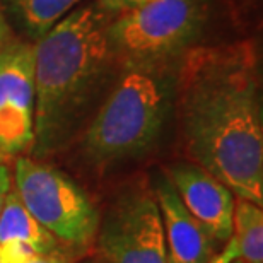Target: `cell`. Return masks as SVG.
Instances as JSON below:
<instances>
[{
	"label": "cell",
	"mask_w": 263,
	"mask_h": 263,
	"mask_svg": "<svg viewBox=\"0 0 263 263\" xmlns=\"http://www.w3.org/2000/svg\"><path fill=\"white\" fill-rule=\"evenodd\" d=\"M106 263H167L164 229L152 192L132 190L120 197L96 233Z\"/></svg>",
	"instance_id": "obj_6"
},
{
	"label": "cell",
	"mask_w": 263,
	"mask_h": 263,
	"mask_svg": "<svg viewBox=\"0 0 263 263\" xmlns=\"http://www.w3.org/2000/svg\"><path fill=\"white\" fill-rule=\"evenodd\" d=\"M99 7L103 10H127L130 9L128 0H99Z\"/></svg>",
	"instance_id": "obj_16"
},
{
	"label": "cell",
	"mask_w": 263,
	"mask_h": 263,
	"mask_svg": "<svg viewBox=\"0 0 263 263\" xmlns=\"http://www.w3.org/2000/svg\"><path fill=\"white\" fill-rule=\"evenodd\" d=\"M0 263H70L60 250L40 253L17 241L0 243Z\"/></svg>",
	"instance_id": "obj_13"
},
{
	"label": "cell",
	"mask_w": 263,
	"mask_h": 263,
	"mask_svg": "<svg viewBox=\"0 0 263 263\" xmlns=\"http://www.w3.org/2000/svg\"><path fill=\"white\" fill-rule=\"evenodd\" d=\"M181 137L192 162L238 198L263 205V113L251 41L193 46L176 73Z\"/></svg>",
	"instance_id": "obj_1"
},
{
	"label": "cell",
	"mask_w": 263,
	"mask_h": 263,
	"mask_svg": "<svg viewBox=\"0 0 263 263\" xmlns=\"http://www.w3.org/2000/svg\"><path fill=\"white\" fill-rule=\"evenodd\" d=\"M151 192L159 207L167 263H209L215 256V241L183 205L162 171L154 178Z\"/></svg>",
	"instance_id": "obj_9"
},
{
	"label": "cell",
	"mask_w": 263,
	"mask_h": 263,
	"mask_svg": "<svg viewBox=\"0 0 263 263\" xmlns=\"http://www.w3.org/2000/svg\"><path fill=\"white\" fill-rule=\"evenodd\" d=\"M9 43V24L5 21L2 10H0V50Z\"/></svg>",
	"instance_id": "obj_17"
},
{
	"label": "cell",
	"mask_w": 263,
	"mask_h": 263,
	"mask_svg": "<svg viewBox=\"0 0 263 263\" xmlns=\"http://www.w3.org/2000/svg\"><path fill=\"white\" fill-rule=\"evenodd\" d=\"M162 173L175 186L183 205L215 243H228L233 238L234 193L192 161L173 162Z\"/></svg>",
	"instance_id": "obj_8"
},
{
	"label": "cell",
	"mask_w": 263,
	"mask_h": 263,
	"mask_svg": "<svg viewBox=\"0 0 263 263\" xmlns=\"http://www.w3.org/2000/svg\"><path fill=\"white\" fill-rule=\"evenodd\" d=\"M10 183H12V178H10L9 167L0 164V212H2L4 202H5V198H7L9 192L12 190V188H10Z\"/></svg>",
	"instance_id": "obj_15"
},
{
	"label": "cell",
	"mask_w": 263,
	"mask_h": 263,
	"mask_svg": "<svg viewBox=\"0 0 263 263\" xmlns=\"http://www.w3.org/2000/svg\"><path fill=\"white\" fill-rule=\"evenodd\" d=\"M203 19L202 0H149L108 24V43L127 68L167 67L192 48Z\"/></svg>",
	"instance_id": "obj_4"
},
{
	"label": "cell",
	"mask_w": 263,
	"mask_h": 263,
	"mask_svg": "<svg viewBox=\"0 0 263 263\" xmlns=\"http://www.w3.org/2000/svg\"><path fill=\"white\" fill-rule=\"evenodd\" d=\"M14 183L24 207L59 243L86 246L96 238L101 219L96 205L65 173L31 157H19Z\"/></svg>",
	"instance_id": "obj_5"
},
{
	"label": "cell",
	"mask_w": 263,
	"mask_h": 263,
	"mask_svg": "<svg viewBox=\"0 0 263 263\" xmlns=\"http://www.w3.org/2000/svg\"><path fill=\"white\" fill-rule=\"evenodd\" d=\"M128 2H130V9H132V7H135V5H140V4L149 2V0H128Z\"/></svg>",
	"instance_id": "obj_18"
},
{
	"label": "cell",
	"mask_w": 263,
	"mask_h": 263,
	"mask_svg": "<svg viewBox=\"0 0 263 263\" xmlns=\"http://www.w3.org/2000/svg\"><path fill=\"white\" fill-rule=\"evenodd\" d=\"M9 241H17L40 253H51L60 248L55 236L29 214L15 190L9 192L0 212V243Z\"/></svg>",
	"instance_id": "obj_10"
},
{
	"label": "cell",
	"mask_w": 263,
	"mask_h": 263,
	"mask_svg": "<svg viewBox=\"0 0 263 263\" xmlns=\"http://www.w3.org/2000/svg\"><path fill=\"white\" fill-rule=\"evenodd\" d=\"M226 245L228 246H226V250L222 251V253L215 255L209 263H231L233 260L239 258V251H238V246H236L234 238H231Z\"/></svg>",
	"instance_id": "obj_14"
},
{
	"label": "cell",
	"mask_w": 263,
	"mask_h": 263,
	"mask_svg": "<svg viewBox=\"0 0 263 263\" xmlns=\"http://www.w3.org/2000/svg\"><path fill=\"white\" fill-rule=\"evenodd\" d=\"M34 125V45L15 41L0 50V152L31 149Z\"/></svg>",
	"instance_id": "obj_7"
},
{
	"label": "cell",
	"mask_w": 263,
	"mask_h": 263,
	"mask_svg": "<svg viewBox=\"0 0 263 263\" xmlns=\"http://www.w3.org/2000/svg\"><path fill=\"white\" fill-rule=\"evenodd\" d=\"M108 21L98 5L73 9L34 45L31 151L45 157L81 127L113 67Z\"/></svg>",
	"instance_id": "obj_2"
},
{
	"label": "cell",
	"mask_w": 263,
	"mask_h": 263,
	"mask_svg": "<svg viewBox=\"0 0 263 263\" xmlns=\"http://www.w3.org/2000/svg\"><path fill=\"white\" fill-rule=\"evenodd\" d=\"M84 263H98V261H84Z\"/></svg>",
	"instance_id": "obj_20"
},
{
	"label": "cell",
	"mask_w": 263,
	"mask_h": 263,
	"mask_svg": "<svg viewBox=\"0 0 263 263\" xmlns=\"http://www.w3.org/2000/svg\"><path fill=\"white\" fill-rule=\"evenodd\" d=\"M159 68H128L82 135V156L109 167L151 151L167 122L176 77Z\"/></svg>",
	"instance_id": "obj_3"
},
{
	"label": "cell",
	"mask_w": 263,
	"mask_h": 263,
	"mask_svg": "<svg viewBox=\"0 0 263 263\" xmlns=\"http://www.w3.org/2000/svg\"><path fill=\"white\" fill-rule=\"evenodd\" d=\"M81 0H0L14 21L38 41L77 7Z\"/></svg>",
	"instance_id": "obj_11"
},
{
	"label": "cell",
	"mask_w": 263,
	"mask_h": 263,
	"mask_svg": "<svg viewBox=\"0 0 263 263\" xmlns=\"http://www.w3.org/2000/svg\"><path fill=\"white\" fill-rule=\"evenodd\" d=\"M231 263H245V261L241 260V258H236V260H233V261H231Z\"/></svg>",
	"instance_id": "obj_19"
},
{
	"label": "cell",
	"mask_w": 263,
	"mask_h": 263,
	"mask_svg": "<svg viewBox=\"0 0 263 263\" xmlns=\"http://www.w3.org/2000/svg\"><path fill=\"white\" fill-rule=\"evenodd\" d=\"M233 238L245 263H263V210L250 200H234Z\"/></svg>",
	"instance_id": "obj_12"
}]
</instances>
